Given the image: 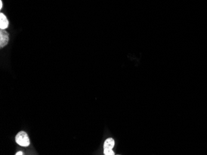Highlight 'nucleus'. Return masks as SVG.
Segmentation results:
<instances>
[{"label": "nucleus", "instance_id": "nucleus-1", "mask_svg": "<svg viewBox=\"0 0 207 155\" xmlns=\"http://www.w3.org/2000/svg\"><path fill=\"white\" fill-rule=\"evenodd\" d=\"M16 142L21 147H28L30 145V140L26 132L24 131L19 132L16 137Z\"/></svg>", "mask_w": 207, "mask_h": 155}, {"label": "nucleus", "instance_id": "nucleus-2", "mask_svg": "<svg viewBox=\"0 0 207 155\" xmlns=\"http://www.w3.org/2000/svg\"><path fill=\"white\" fill-rule=\"evenodd\" d=\"M9 42V34L5 30L0 31V46L1 48L5 47Z\"/></svg>", "mask_w": 207, "mask_h": 155}, {"label": "nucleus", "instance_id": "nucleus-3", "mask_svg": "<svg viewBox=\"0 0 207 155\" xmlns=\"http://www.w3.org/2000/svg\"><path fill=\"white\" fill-rule=\"evenodd\" d=\"M9 26V21L8 20L6 15L1 13L0 14V28L2 30H5Z\"/></svg>", "mask_w": 207, "mask_h": 155}, {"label": "nucleus", "instance_id": "nucleus-4", "mask_svg": "<svg viewBox=\"0 0 207 155\" xmlns=\"http://www.w3.org/2000/svg\"><path fill=\"white\" fill-rule=\"evenodd\" d=\"M115 145V141L113 138H109L105 140L104 144V149H112Z\"/></svg>", "mask_w": 207, "mask_h": 155}, {"label": "nucleus", "instance_id": "nucleus-5", "mask_svg": "<svg viewBox=\"0 0 207 155\" xmlns=\"http://www.w3.org/2000/svg\"><path fill=\"white\" fill-rule=\"evenodd\" d=\"M104 154L105 155H114L115 154L112 149H104Z\"/></svg>", "mask_w": 207, "mask_h": 155}, {"label": "nucleus", "instance_id": "nucleus-6", "mask_svg": "<svg viewBox=\"0 0 207 155\" xmlns=\"http://www.w3.org/2000/svg\"><path fill=\"white\" fill-rule=\"evenodd\" d=\"M16 155H22V154H24L23 153L22 151H18L16 153V154H15Z\"/></svg>", "mask_w": 207, "mask_h": 155}, {"label": "nucleus", "instance_id": "nucleus-7", "mask_svg": "<svg viewBox=\"0 0 207 155\" xmlns=\"http://www.w3.org/2000/svg\"><path fill=\"white\" fill-rule=\"evenodd\" d=\"M2 8H3V3H2V1L1 0V1H0V9H2Z\"/></svg>", "mask_w": 207, "mask_h": 155}]
</instances>
